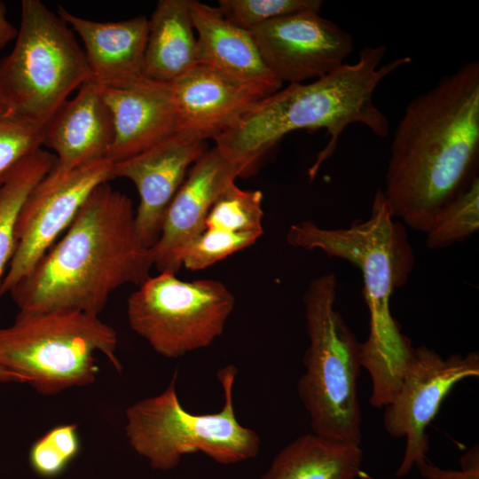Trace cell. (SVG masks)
Wrapping results in <instances>:
<instances>
[{"label": "cell", "instance_id": "obj_30", "mask_svg": "<svg viewBox=\"0 0 479 479\" xmlns=\"http://www.w3.org/2000/svg\"><path fill=\"white\" fill-rule=\"evenodd\" d=\"M17 35L18 29L7 20L5 5L0 1V50L15 40Z\"/></svg>", "mask_w": 479, "mask_h": 479}, {"label": "cell", "instance_id": "obj_1", "mask_svg": "<svg viewBox=\"0 0 479 479\" xmlns=\"http://www.w3.org/2000/svg\"><path fill=\"white\" fill-rule=\"evenodd\" d=\"M479 62L464 63L407 105L392 137L383 194L404 226L426 233L478 176Z\"/></svg>", "mask_w": 479, "mask_h": 479}, {"label": "cell", "instance_id": "obj_19", "mask_svg": "<svg viewBox=\"0 0 479 479\" xmlns=\"http://www.w3.org/2000/svg\"><path fill=\"white\" fill-rule=\"evenodd\" d=\"M190 11L198 42V64L268 96L281 89L282 82L265 65L249 31L227 20L218 7L191 0Z\"/></svg>", "mask_w": 479, "mask_h": 479}, {"label": "cell", "instance_id": "obj_15", "mask_svg": "<svg viewBox=\"0 0 479 479\" xmlns=\"http://www.w3.org/2000/svg\"><path fill=\"white\" fill-rule=\"evenodd\" d=\"M101 91L114 122L106 156L112 162L139 153L179 130L171 83L144 77L127 88Z\"/></svg>", "mask_w": 479, "mask_h": 479}, {"label": "cell", "instance_id": "obj_18", "mask_svg": "<svg viewBox=\"0 0 479 479\" xmlns=\"http://www.w3.org/2000/svg\"><path fill=\"white\" fill-rule=\"evenodd\" d=\"M57 13L82 39L90 81L101 88L123 89L145 77L146 17L98 22L79 17L62 6Z\"/></svg>", "mask_w": 479, "mask_h": 479}, {"label": "cell", "instance_id": "obj_12", "mask_svg": "<svg viewBox=\"0 0 479 479\" xmlns=\"http://www.w3.org/2000/svg\"><path fill=\"white\" fill-rule=\"evenodd\" d=\"M249 32L270 71L289 84L337 70L354 44L349 32L312 11L272 20Z\"/></svg>", "mask_w": 479, "mask_h": 479}, {"label": "cell", "instance_id": "obj_23", "mask_svg": "<svg viewBox=\"0 0 479 479\" xmlns=\"http://www.w3.org/2000/svg\"><path fill=\"white\" fill-rule=\"evenodd\" d=\"M479 228V177L438 213L426 232V246L440 249L460 242Z\"/></svg>", "mask_w": 479, "mask_h": 479}, {"label": "cell", "instance_id": "obj_14", "mask_svg": "<svg viewBox=\"0 0 479 479\" xmlns=\"http://www.w3.org/2000/svg\"><path fill=\"white\" fill-rule=\"evenodd\" d=\"M247 172L216 146L208 149L192 166L167 209L158 240L150 248L159 272L177 274L182 267V252L204 231L213 204L237 177Z\"/></svg>", "mask_w": 479, "mask_h": 479}, {"label": "cell", "instance_id": "obj_29", "mask_svg": "<svg viewBox=\"0 0 479 479\" xmlns=\"http://www.w3.org/2000/svg\"><path fill=\"white\" fill-rule=\"evenodd\" d=\"M460 465V470L443 469L427 460L417 468L425 479H479L477 445L461 457Z\"/></svg>", "mask_w": 479, "mask_h": 479}, {"label": "cell", "instance_id": "obj_26", "mask_svg": "<svg viewBox=\"0 0 479 479\" xmlns=\"http://www.w3.org/2000/svg\"><path fill=\"white\" fill-rule=\"evenodd\" d=\"M79 450L76 425H59L33 444L29 451V463L38 475L55 477L66 469Z\"/></svg>", "mask_w": 479, "mask_h": 479}, {"label": "cell", "instance_id": "obj_10", "mask_svg": "<svg viewBox=\"0 0 479 479\" xmlns=\"http://www.w3.org/2000/svg\"><path fill=\"white\" fill-rule=\"evenodd\" d=\"M479 376V354L454 353L444 358L427 346L414 348L400 387L385 406L383 426L387 433L405 438V449L396 476H406L413 467L428 459L427 428L444 399L456 384Z\"/></svg>", "mask_w": 479, "mask_h": 479}, {"label": "cell", "instance_id": "obj_27", "mask_svg": "<svg viewBox=\"0 0 479 479\" xmlns=\"http://www.w3.org/2000/svg\"><path fill=\"white\" fill-rule=\"evenodd\" d=\"M262 235L254 232L236 233L216 229H204L182 252L181 266L199 271L255 244Z\"/></svg>", "mask_w": 479, "mask_h": 479}, {"label": "cell", "instance_id": "obj_16", "mask_svg": "<svg viewBox=\"0 0 479 479\" xmlns=\"http://www.w3.org/2000/svg\"><path fill=\"white\" fill-rule=\"evenodd\" d=\"M114 139L111 111L101 88L89 80L43 128V145L55 153L51 169L63 174L106 159ZM107 159V158H106Z\"/></svg>", "mask_w": 479, "mask_h": 479}, {"label": "cell", "instance_id": "obj_6", "mask_svg": "<svg viewBox=\"0 0 479 479\" xmlns=\"http://www.w3.org/2000/svg\"><path fill=\"white\" fill-rule=\"evenodd\" d=\"M116 332L98 315L75 310L18 313L0 327V366L43 395L94 383L96 354L122 372Z\"/></svg>", "mask_w": 479, "mask_h": 479}, {"label": "cell", "instance_id": "obj_24", "mask_svg": "<svg viewBox=\"0 0 479 479\" xmlns=\"http://www.w3.org/2000/svg\"><path fill=\"white\" fill-rule=\"evenodd\" d=\"M263 192L231 185L211 207L204 229L263 234Z\"/></svg>", "mask_w": 479, "mask_h": 479}, {"label": "cell", "instance_id": "obj_3", "mask_svg": "<svg viewBox=\"0 0 479 479\" xmlns=\"http://www.w3.org/2000/svg\"><path fill=\"white\" fill-rule=\"evenodd\" d=\"M286 239L291 247L319 250L360 270L369 313L368 336L360 344L361 365L372 381L371 405L385 407L396 396L414 351L390 309L394 292L406 284L415 263L404 224L394 216L379 188L365 220L334 229L302 220L289 226Z\"/></svg>", "mask_w": 479, "mask_h": 479}, {"label": "cell", "instance_id": "obj_17", "mask_svg": "<svg viewBox=\"0 0 479 479\" xmlns=\"http://www.w3.org/2000/svg\"><path fill=\"white\" fill-rule=\"evenodd\" d=\"M179 130L215 139L261 99L262 90L198 64L171 82Z\"/></svg>", "mask_w": 479, "mask_h": 479}, {"label": "cell", "instance_id": "obj_4", "mask_svg": "<svg viewBox=\"0 0 479 479\" xmlns=\"http://www.w3.org/2000/svg\"><path fill=\"white\" fill-rule=\"evenodd\" d=\"M385 45L365 46L353 64L310 82L292 83L263 98L214 139L229 160L249 171L287 134L298 130L326 131L329 138L308 170L310 181L334 153L340 136L354 123L386 137L389 121L373 93L391 73L412 62L401 57L381 64Z\"/></svg>", "mask_w": 479, "mask_h": 479}, {"label": "cell", "instance_id": "obj_2", "mask_svg": "<svg viewBox=\"0 0 479 479\" xmlns=\"http://www.w3.org/2000/svg\"><path fill=\"white\" fill-rule=\"evenodd\" d=\"M153 267L139 239L130 199L98 185L60 240L10 292L20 313L75 310L93 315L122 286L142 285Z\"/></svg>", "mask_w": 479, "mask_h": 479}, {"label": "cell", "instance_id": "obj_28", "mask_svg": "<svg viewBox=\"0 0 479 479\" xmlns=\"http://www.w3.org/2000/svg\"><path fill=\"white\" fill-rule=\"evenodd\" d=\"M42 145L43 128L0 108V188L13 169Z\"/></svg>", "mask_w": 479, "mask_h": 479}, {"label": "cell", "instance_id": "obj_31", "mask_svg": "<svg viewBox=\"0 0 479 479\" xmlns=\"http://www.w3.org/2000/svg\"><path fill=\"white\" fill-rule=\"evenodd\" d=\"M0 382H16L15 378L0 366Z\"/></svg>", "mask_w": 479, "mask_h": 479}, {"label": "cell", "instance_id": "obj_20", "mask_svg": "<svg viewBox=\"0 0 479 479\" xmlns=\"http://www.w3.org/2000/svg\"><path fill=\"white\" fill-rule=\"evenodd\" d=\"M191 0H160L148 19L144 75L171 83L198 65Z\"/></svg>", "mask_w": 479, "mask_h": 479}, {"label": "cell", "instance_id": "obj_22", "mask_svg": "<svg viewBox=\"0 0 479 479\" xmlns=\"http://www.w3.org/2000/svg\"><path fill=\"white\" fill-rule=\"evenodd\" d=\"M55 161L54 154L40 148L14 169L0 188V297L2 284L16 249V222L20 208Z\"/></svg>", "mask_w": 479, "mask_h": 479}, {"label": "cell", "instance_id": "obj_7", "mask_svg": "<svg viewBox=\"0 0 479 479\" xmlns=\"http://www.w3.org/2000/svg\"><path fill=\"white\" fill-rule=\"evenodd\" d=\"M237 373L232 365L217 373L224 398L219 412L194 414L178 399L175 371L162 393L127 408L125 433L131 447L146 458L153 469L163 471L175 468L183 456L197 452L221 464L255 458L261 439L255 430L240 424L235 414L233 385Z\"/></svg>", "mask_w": 479, "mask_h": 479}, {"label": "cell", "instance_id": "obj_8", "mask_svg": "<svg viewBox=\"0 0 479 479\" xmlns=\"http://www.w3.org/2000/svg\"><path fill=\"white\" fill-rule=\"evenodd\" d=\"M90 80L74 31L40 0H23L9 54L0 59V108L41 128Z\"/></svg>", "mask_w": 479, "mask_h": 479}, {"label": "cell", "instance_id": "obj_25", "mask_svg": "<svg viewBox=\"0 0 479 479\" xmlns=\"http://www.w3.org/2000/svg\"><path fill=\"white\" fill-rule=\"evenodd\" d=\"M218 9L236 26L251 31L272 20L302 12H320V0H219Z\"/></svg>", "mask_w": 479, "mask_h": 479}, {"label": "cell", "instance_id": "obj_11", "mask_svg": "<svg viewBox=\"0 0 479 479\" xmlns=\"http://www.w3.org/2000/svg\"><path fill=\"white\" fill-rule=\"evenodd\" d=\"M113 177V162L102 159L63 174L50 171L23 203L16 222V249L1 294L25 278L71 224L98 185Z\"/></svg>", "mask_w": 479, "mask_h": 479}, {"label": "cell", "instance_id": "obj_5", "mask_svg": "<svg viewBox=\"0 0 479 479\" xmlns=\"http://www.w3.org/2000/svg\"><path fill=\"white\" fill-rule=\"evenodd\" d=\"M336 293L335 274L325 273L310 282L303 295L309 345L296 389L312 433L360 444L361 342L335 309Z\"/></svg>", "mask_w": 479, "mask_h": 479}, {"label": "cell", "instance_id": "obj_13", "mask_svg": "<svg viewBox=\"0 0 479 479\" xmlns=\"http://www.w3.org/2000/svg\"><path fill=\"white\" fill-rule=\"evenodd\" d=\"M207 151L205 138L177 130L139 153L113 162V177L127 178L137 190L135 224L146 247L151 248L158 240L167 209L188 169Z\"/></svg>", "mask_w": 479, "mask_h": 479}, {"label": "cell", "instance_id": "obj_9", "mask_svg": "<svg viewBox=\"0 0 479 479\" xmlns=\"http://www.w3.org/2000/svg\"><path fill=\"white\" fill-rule=\"evenodd\" d=\"M235 299L215 279L185 281L159 272L128 298L130 328L158 354L177 358L206 348L224 332Z\"/></svg>", "mask_w": 479, "mask_h": 479}, {"label": "cell", "instance_id": "obj_21", "mask_svg": "<svg viewBox=\"0 0 479 479\" xmlns=\"http://www.w3.org/2000/svg\"><path fill=\"white\" fill-rule=\"evenodd\" d=\"M362 460L360 444L311 432L286 445L261 479H357Z\"/></svg>", "mask_w": 479, "mask_h": 479}]
</instances>
